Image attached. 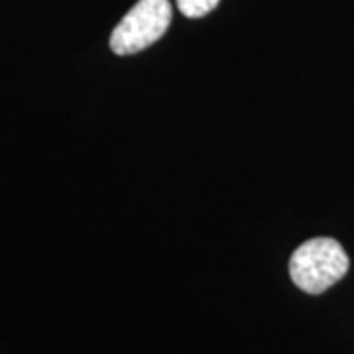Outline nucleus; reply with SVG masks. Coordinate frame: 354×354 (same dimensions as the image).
<instances>
[{
	"mask_svg": "<svg viewBox=\"0 0 354 354\" xmlns=\"http://www.w3.org/2000/svg\"><path fill=\"white\" fill-rule=\"evenodd\" d=\"M348 256L335 239L319 236L304 242L291 254L290 276L305 293H323L348 272Z\"/></svg>",
	"mask_w": 354,
	"mask_h": 354,
	"instance_id": "f257e3e1",
	"label": "nucleus"
},
{
	"mask_svg": "<svg viewBox=\"0 0 354 354\" xmlns=\"http://www.w3.org/2000/svg\"><path fill=\"white\" fill-rule=\"evenodd\" d=\"M171 22L169 0H138L111 34L116 55H132L150 48L165 34Z\"/></svg>",
	"mask_w": 354,
	"mask_h": 354,
	"instance_id": "f03ea898",
	"label": "nucleus"
},
{
	"mask_svg": "<svg viewBox=\"0 0 354 354\" xmlns=\"http://www.w3.org/2000/svg\"><path fill=\"white\" fill-rule=\"evenodd\" d=\"M179 12L187 18H201L215 10L221 0H176Z\"/></svg>",
	"mask_w": 354,
	"mask_h": 354,
	"instance_id": "7ed1b4c3",
	"label": "nucleus"
}]
</instances>
